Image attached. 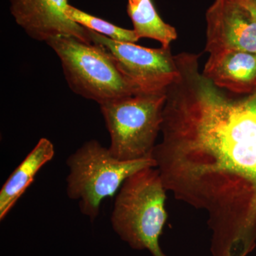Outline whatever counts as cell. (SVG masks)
<instances>
[{
	"label": "cell",
	"instance_id": "6da1fadb",
	"mask_svg": "<svg viewBox=\"0 0 256 256\" xmlns=\"http://www.w3.org/2000/svg\"><path fill=\"white\" fill-rule=\"evenodd\" d=\"M178 62L166 89L152 158L166 191L206 212L212 256H247L256 246V89L237 95Z\"/></svg>",
	"mask_w": 256,
	"mask_h": 256
},
{
	"label": "cell",
	"instance_id": "7a4b0ae2",
	"mask_svg": "<svg viewBox=\"0 0 256 256\" xmlns=\"http://www.w3.org/2000/svg\"><path fill=\"white\" fill-rule=\"evenodd\" d=\"M166 188L156 168L140 170L120 188L111 214V225L121 240L134 250L166 256L160 237L168 220Z\"/></svg>",
	"mask_w": 256,
	"mask_h": 256
},
{
	"label": "cell",
	"instance_id": "3957f363",
	"mask_svg": "<svg viewBox=\"0 0 256 256\" xmlns=\"http://www.w3.org/2000/svg\"><path fill=\"white\" fill-rule=\"evenodd\" d=\"M69 169L67 194L78 202L80 212L95 220L104 200L114 196L131 175L148 168H156L153 158L120 160L109 148L96 140L84 143L66 160Z\"/></svg>",
	"mask_w": 256,
	"mask_h": 256
},
{
	"label": "cell",
	"instance_id": "277c9868",
	"mask_svg": "<svg viewBox=\"0 0 256 256\" xmlns=\"http://www.w3.org/2000/svg\"><path fill=\"white\" fill-rule=\"evenodd\" d=\"M46 43L60 58L66 79L76 94L99 105L133 96L114 58L102 47L72 36H56Z\"/></svg>",
	"mask_w": 256,
	"mask_h": 256
},
{
	"label": "cell",
	"instance_id": "5b68a950",
	"mask_svg": "<svg viewBox=\"0 0 256 256\" xmlns=\"http://www.w3.org/2000/svg\"><path fill=\"white\" fill-rule=\"evenodd\" d=\"M166 98V92L133 95L100 104L114 158L124 161L152 158Z\"/></svg>",
	"mask_w": 256,
	"mask_h": 256
},
{
	"label": "cell",
	"instance_id": "8992f818",
	"mask_svg": "<svg viewBox=\"0 0 256 256\" xmlns=\"http://www.w3.org/2000/svg\"><path fill=\"white\" fill-rule=\"evenodd\" d=\"M88 30L92 43L112 57L133 95L164 94L178 77V66L170 48H146L134 43L114 41Z\"/></svg>",
	"mask_w": 256,
	"mask_h": 256
},
{
	"label": "cell",
	"instance_id": "52a82bcc",
	"mask_svg": "<svg viewBox=\"0 0 256 256\" xmlns=\"http://www.w3.org/2000/svg\"><path fill=\"white\" fill-rule=\"evenodd\" d=\"M206 22L205 52L256 54V18L238 0H214L207 10Z\"/></svg>",
	"mask_w": 256,
	"mask_h": 256
},
{
	"label": "cell",
	"instance_id": "ba28073f",
	"mask_svg": "<svg viewBox=\"0 0 256 256\" xmlns=\"http://www.w3.org/2000/svg\"><path fill=\"white\" fill-rule=\"evenodd\" d=\"M67 0H11L12 14L28 36L47 42L56 36H72L92 44L88 28L67 16Z\"/></svg>",
	"mask_w": 256,
	"mask_h": 256
},
{
	"label": "cell",
	"instance_id": "9c48e42d",
	"mask_svg": "<svg viewBox=\"0 0 256 256\" xmlns=\"http://www.w3.org/2000/svg\"><path fill=\"white\" fill-rule=\"evenodd\" d=\"M203 75L220 88L237 95L256 89V54L224 50L210 54Z\"/></svg>",
	"mask_w": 256,
	"mask_h": 256
},
{
	"label": "cell",
	"instance_id": "30bf717a",
	"mask_svg": "<svg viewBox=\"0 0 256 256\" xmlns=\"http://www.w3.org/2000/svg\"><path fill=\"white\" fill-rule=\"evenodd\" d=\"M54 146L46 138L40 140L28 156L8 178L0 191V220L16 204L32 184L42 168L53 159Z\"/></svg>",
	"mask_w": 256,
	"mask_h": 256
},
{
	"label": "cell",
	"instance_id": "8fae6325",
	"mask_svg": "<svg viewBox=\"0 0 256 256\" xmlns=\"http://www.w3.org/2000/svg\"><path fill=\"white\" fill-rule=\"evenodd\" d=\"M128 13L134 31L139 38H149L159 42L164 48H170L178 38L174 26L164 22L152 0H128Z\"/></svg>",
	"mask_w": 256,
	"mask_h": 256
},
{
	"label": "cell",
	"instance_id": "7c38bea8",
	"mask_svg": "<svg viewBox=\"0 0 256 256\" xmlns=\"http://www.w3.org/2000/svg\"><path fill=\"white\" fill-rule=\"evenodd\" d=\"M66 14L70 20L84 28L108 37L114 41L136 43L140 40L134 30L120 28L102 18L84 12L72 5L68 4Z\"/></svg>",
	"mask_w": 256,
	"mask_h": 256
},
{
	"label": "cell",
	"instance_id": "4fadbf2b",
	"mask_svg": "<svg viewBox=\"0 0 256 256\" xmlns=\"http://www.w3.org/2000/svg\"><path fill=\"white\" fill-rule=\"evenodd\" d=\"M256 18V2L254 0H238Z\"/></svg>",
	"mask_w": 256,
	"mask_h": 256
},
{
	"label": "cell",
	"instance_id": "5bb4252c",
	"mask_svg": "<svg viewBox=\"0 0 256 256\" xmlns=\"http://www.w3.org/2000/svg\"><path fill=\"white\" fill-rule=\"evenodd\" d=\"M254 1H255V2H256V0H254Z\"/></svg>",
	"mask_w": 256,
	"mask_h": 256
}]
</instances>
